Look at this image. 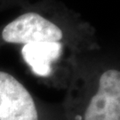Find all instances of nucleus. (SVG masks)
<instances>
[{"instance_id":"1","label":"nucleus","mask_w":120,"mask_h":120,"mask_svg":"<svg viewBox=\"0 0 120 120\" xmlns=\"http://www.w3.org/2000/svg\"><path fill=\"white\" fill-rule=\"evenodd\" d=\"M87 54V53H86ZM82 55L60 104L65 120H120V70Z\"/></svg>"},{"instance_id":"2","label":"nucleus","mask_w":120,"mask_h":120,"mask_svg":"<svg viewBox=\"0 0 120 120\" xmlns=\"http://www.w3.org/2000/svg\"><path fill=\"white\" fill-rule=\"evenodd\" d=\"M32 42H59L79 54L99 49L94 35L86 28L72 26L30 11L0 29V48L4 45H25Z\"/></svg>"},{"instance_id":"3","label":"nucleus","mask_w":120,"mask_h":120,"mask_svg":"<svg viewBox=\"0 0 120 120\" xmlns=\"http://www.w3.org/2000/svg\"><path fill=\"white\" fill-rule=\"evenodd\" d=\"M21 54L31 73L45 85L66 90L71 80L79 54L59 42H32L22 45Z\"/></svg>"},{"instance_id":"4","label":"nucleus","mask_w":120,"mask_h":120,"mask_svg":"<svg viewBox=\"0 0 120 120\" xmlns=\"http://www.w3.org/2000/svg\"><path fill=\"white\" fill-rule=\"evenodd\" d=\"M0 120H65L60 105L37 98L13 74L0 69Z\"/></svg>"}]
</instances>
